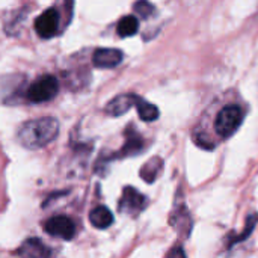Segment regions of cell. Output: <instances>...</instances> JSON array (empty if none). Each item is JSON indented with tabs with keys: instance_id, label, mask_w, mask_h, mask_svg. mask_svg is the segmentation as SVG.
I'll return each instance as SVG.
<instances>
[{
	"instance_id": "cell-1",
	"label": "cell",
	"mask_w": 258,
	"mask_h": 258,
	"mask_svg": "<svg viewBox=\"0 0 258 258\" xmlns=\"http://www.w3.org/2000/svg\"><path fill=\"white\" fill-rule=\"evenodd\" d=\"M59 121L53 116H42L24 122L17 133L18 142L27 150H39L51 144L59 135Z\"/></svg>"
},
{
	"instance_id": "cell-2",
	"label": "cell",
	"mask_w": 258,
	"mask_h": 258,
	"mask_svg": "<svg viewBox=\"0 0 258 258\" xmlns=\"http://www.w3.org/2000/svg\"><path fill=\"white\" fill-rule=\"evenodd\" d=\"M242 119H243L242 109L239 106L230 104V106H225L219 112L216 122H215V128L221 138H228L239 128Z\"/></svg>"
},
{
	"instance_id": "cell-3",
	"label": "cell",
	"mask_w": 258,
	"mask_h": 258,
	"mask_svg": "<svg viewBox=\"0 0 258 258\" xmlns=\"http://www.w3.org/2000/svg\"><path fill=\"white\" fill-rule=\"evenodd\" d=\"M59 92V82L53 76H42L27 89V98L32 103H45L53 100Z\"/></svg>"
},
{
	"instance_id": "cell-4",
	"label": "cell",
	"mask_w": 258,
	"mask_h": 258,
	"mask_svg": "<svg viewBox=\"0 0 258 258\" xmlns=\"http://www.w3.org/2000/svg\"><path fill=\"white\" fill-rule=\"evenodd\" d=\"M44 231L53 237L71 240L76 234V224L68 216H53L44 222Z\"/></svg>"
},
{
	"instance_id": "cell-5",
	"label": "cell",
	"mask_w": 258,
	"mask_h": 258,
	"mask_svg": "<svg viewBox=\"0 0 258 258\" xmlns=\"http://www.w3.org/2000/svg\"><path fill=\"white\" fill-rule=\"evenodd\" d=\"M35 30L41 38H51L59 30V12L54 8L44 11L35 21Z\"/></svg>"
},
{
	"instance_id": "cell-6",
	"label": "cell",
	"mask_w": 258,
	"mask_h": 258,
	"mask_svg": "<svg viewBox=\"0 0 258 258\" xmlns=\"http://www.w3.org/2000/svg\"><path fill=\"white\" fill-rule=\"evenodd\" d=\"M124 59V54L118 48H98L92 56V62L98 68H115Z\"/></svg>"
},
{
	"instance_id": "cell-7",
	"label": "cell",
	"mask_w": 258,
	"mask_h": 258,
	"mask_svg": "<svg viewBox=\"0 0 258 258\" xmlns=\"http://www.w3.org/2000/svg\"><path fill=\"white\" fill-rule=\"evenodd\" d=\"M138 100H139V97H136L133 94L118 95L106 106V112L112 116H121L125 112H128L133 106H136Z\"/></svg>"
},
{
	"instance_id": "cell-8",
	"label": "cell",
	"mask_w": 258,
	"mask_h": 258,
	"mask_svg": "<svg viewBox=\"0 0 258 258\" xmlns=\"http://www.w3.org/2000/svg\"><path fill=\"white\" fill-rule=\"evenodd\" d=\"M144 204H145V198L136 189H133V187H125L124 189V194H122V198H121V203H119L121 212H127V213L141 212Z\"/></svg>"
},
{
	"instance_id": "cell-9",
	"label": "cell",
	"mask_w": 258,
	"mask_h": 258,
	"mask_svg": "<svg viewBox=\"0 0 258 258\" xmlns=\"http://www.w3.org/2000/svg\"><path fill=\"white\" fill-rule=\"evenodd\" d=\"M89 222L95 228L104 230V228H109L113 224V215H112V212L107 207L100 206V207H95L94 210H91V213H89Z\"/></svg>"
},
{
	"instance_id": "cell-10",
	"label": "cell",
	"mask_w": 258,
	"mask_h": 258,
	"mask_svg": "<svg viewBox=\"0 0 258 258\" xmlns=\"http://www.w3.org/2000/svg\"><path fill=\"white\" fill-rule=\"evenodd\" d=\"M18 254L24 257H48L50 251L39 239H29L21 245Z\"/></svg>"
},
{
	"instance_id": "cell-11",
	"label": "cell",
	"mask_w": 258,
	"mask_h": 258,
	"mask_svg": "<svg viewBox=\"0 0 258 258\" xmlns=\"http://www.w3.org/2000/svg\"><path fill=\"white\" fill-rule=\"evenodd\" d=\"M138 29H139V21L133 15H127V17L121 18V21L118 23V35L122 38L136 35Z\"/></svg>"
},
{
	"instance_id": "cell-12",
	"label": "cell",
	"mask_w": 258,
	"mask_h": 258,
	"mask_svg": "<svg viewBox=\"0 0 258 258\" xmlns=\"http://www.w3.org/2000/svg\"><path fill=\"white\" fill-rule=\"evenodd\" d=\"M136 107H138L139 118L145 122H153L159 118V109L151 103H147V101L139 98L136 103Z\"/></svg>"
},
{
	"instance_id": "cell-13",
	"label": "cell",
	"mask_w": 258,
	"mask_h": 258,
	"mask_svg": "<svg viewBox=\"0 0 258 258\" xmlns=\"http://www.w3.org/2000/svg\"><path fill=\"white\" fill-rule=\"evenodd\" d=\"M135 11H136L141 17L147 18V17H150L151 12H154V6H153L148 0H139V2L135 3Z\"/></svg>"
}]
</instances>
